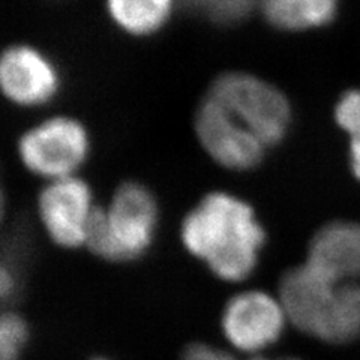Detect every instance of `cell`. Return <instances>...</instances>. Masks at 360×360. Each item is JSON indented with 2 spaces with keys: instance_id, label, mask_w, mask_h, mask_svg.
<instances>
[{
  "instance_id": "cell-15",
  "label": "cell",
  "mask_w": 360,
  "mask_h": 360,
  "mask_svg": "<svg viewBox=\"0 0 360 360\" xmlns=\"http://www.w3.org/2000/svg\"><path fill=\"white\" fill-rule=\"evenodd\" d=\"M15 288L14 283V275L11 270L6 267L2 269V276H0V292H2V297H8L9 295H13V291Z\"/></svg>"
},
{
  "instance_id": "cell-1",
  "label": "cell",
  "mask_w": 360,
  "mask_h": 360,
  "mask_svg": "<svg viewBox=\"0 0 360 360\" xmlns=\"http://www.w3.org/2000/svg\"><path fill=\"white\" fill-rule=\"evenodd\" d=\"M180 238L213 275L240 283L255 270L266 233L250 202L227 191H212L185 217Z\"/></svg>"
},
{
  "instance_id": "cell-4",
  "label": "cell",
  "mask_w": 360,
  "mask_h": 360,
  "mask_svg": "<svg viewBox=\"0 0 360 360\" xmlns=\"http://www.w3.org/2000/svg\"><path fill=\"white\" fill-rule=\"evenodd\" d=\"M15 150L30 174L51 182L78 176L92 153V134L83 119L50 112L20 132Z\"/></svg>"
},
{
  "instance_id": "cell-3",
  "label": "cell",
  "mask_w": 360,
  "mask_h": 360,
  "mask_svg": "<svg viewBox=\"0 0 360 360\" xmlns=\"http://www.w3.org/2000/svg\"><path fill=\"white\" fill-rule=\"evenodd\" d=\"M205 94L218 101L269 150L288 139L295 123V107L284 90L266 77L227 70L212 78Z\"/></svg>"
},
{
  "instance_id": "cell-13",
  "label": "cell",
  "mask_w": 360,
  "mask_h": 360,
  "mask_svg": "<svg viewBox=\"0 0 360 360\" xmlns=\"http://www.w3.org/2000/svg\"><path fill=\"white\" fill-rule=\"evenodd\" d=\"M29 340L27 323L15 312L0 320V360H18Z\"/></svg>"
},
{
  "instance_id": "cell-16",
  "label": "cell",
  "mask_w": 360,
  "mask_h": 360,
  "mask_svg": "<svg viewBox=\"0 0 360 360\" xmlns=\"http://www.w3.org/2000/svg\"><path fill=\"white\" fill-rule=\"evenodd\" d=\"M94 360H107V359H94Z\"/></svg>"
},
{
  "instance_id": "cell-10",
  "label": "cell",
  "mask_w": 360,
  "mask_h": 360,
  "mask_svg": "<svg viewBox=\"0 0 360 360\" xmlns=\"http://www.w3.org/2000/svg\"><path fill=\"white\" fill-rule=\"evenodd\" d=\"M341 0H257L266 25L281 33H305L330 26L340 14Z\"/></svg>"
},
{
  "instance_id": "cell-9",
  "label": "cell",
  "mask_w": 360,
  "mask_h": 360,
  "mask_svg": "<svg viewBox=\"0 0 360 360\" xmlns=\"http://www.w3.org/2000/svg\"><path fill=\"white\" fill-rule=\"evenodd\" d=\"M305 263L335 283H357L360 278V224L352 221L326 224L311 239Z\"/></svg>"
},
{
  "instance_id": "cell-14",
  "label": "cell",
  "mask_w": 360,
  "mask_h": 360,
  "mask_svg": "<svg viewBox=\"0 0 360 360\" xmlns=\"http://www.w3.org/2000/svg\"><path fill=\"white\" fill-rule=\"evenodd\" d=\"M182 360H240L236 357L234 354L222 350V348L213 347L209 344H191L189 347L185 348V352L182 354ZM246 360H300L295 357H284V359H269L263 356H254Z\"/></svg>"
},
{
  "instance_id": "cell-12",
  "label": "cell",
  "mask_w": 360,
  "mask_h": 360,
  "mask_svg": "<svg viewBox=\"0 0 360 360\" xmlns=\"http://www.w3.org/2000/svg\"><path fill=\"white\" fill-rule=\"evenodd\" d=\"M333 120L348 137V160L360 182V89H348L336 99Z\"/></svg>"
},
{
  "instance_id": "cell-2",
  "label": "cell",
  "mask_w": 360,
  "mask_h": 360,
  "mask_svg": "<svg viewBox=\"0 0 360 360\" xmlns=\"http://www.w3.org/2000/svg\"><path fill=\"white\" fill-rule=\"evenodd\" d=\"M158 201L152 189L139 180H125L105 207H98L87 233L86 246L107 262H131L153 242Z\"/></svg>"
},
{
  "instance_id": "cell-8",
  "label": "cell",
  "mask_w": 360,
  "mask_h": 360,
  "mask_svg": "<svg viewBox=\"0 0 360 360\" xmlns=\"http://www.w3.org/2000/svg\"><path fill=\"white\" fill-rule=\"evenodd\" d=\"M38 217L49 238L62 248L86 245L98 206L92 188L80 176L45 182L38 194Z\"/></svg>"
},
{
  "instance_id": "cell-11",
  "label": "cell",
  "mask_w": 360,
  "mask_h": 360,
  "mask_svg": "<svg viewBox=\"0 0 360 360\" xmlns=\"http://www.w3.org/2000/svg\"><path fill=\"white\" fill-rule=\"evenodd\" d=\"M110 25L134 39H149L173 21L179 0H103Z\"/></svg>"
},
{
  "instance_id": "cell-5",
  "label": "cell",
  "mask_w": 360,
  "mask_h": 360,
  "mask_svg": "<svg viewBox=\"0 0 360 360\" xmlns=\"http://www.w3.org/2000/svg\"><path fill=\"white\" fill-rule=\"evenodd\" d=\"M62 89L60 66L37 44L15 41L0 53V92L9 105L26 111L49 108Z\"/></svg>"
},
{
  "instance_id": "cell-7",
  "label": "cell",
  "mask_w": 360,
  "mask_h": 360,
  "mask_svg": "<svg viewBox=\"0 0 360 360\" xmlns=\"http://www.w3.org/2000/svg\"><path fill=\"white\" fill-rule=\"evenodd\" d=\"M287 321L278 296L263 290H245L225 303L221 329L236 352L254 357L279 341Z\"/></svg>"
},
{
  "instance_id": "cell-6",
  "label": "cell",
  "mask_w": 360,
  "mask_h": 360,
  "mask_svg": "<svg viewBox=\"0 0 360 360\" xmlns=\"http://www.w3.org/2000/svg\"><path fill=\"white\" fill-rule=\"evenodd\" d=\"M193 132L201 150L224 170L248 173L260 167L269 149L218 101L202 94L193 112Z\"/></svg>"
}]
</instances>
